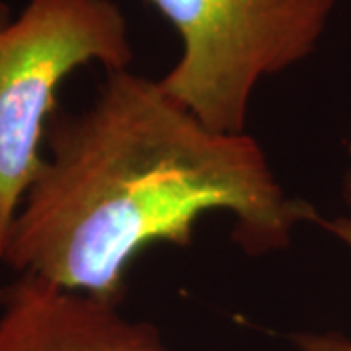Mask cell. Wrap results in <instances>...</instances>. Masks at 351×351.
Returning a JSON list of instances; mask_svg holds the SVG:
<instances>
[{
    "instance_id": "2",
    "label": "cell",
    "mask_w": 351,
    "mask_h": 351,
    "mask_svg": "<svg viewBox=\"0 0 351 351\" xmlns=\"http://www.w3.org/2000/svg\"><path fill=\"white\" fill-rule=\"evenodd\" d=\"M129 25L113 0L0 2V263L16 215L45 160L57 90L76 69H129Z\"/></svg>"
},
{
    "instance_id": "3",
    "label": "cell",
    "mask_w": 351,
    "mask_h": 351,
    "mask_svg": "<svg viewBox=\"0 0 351 351\" xmlns=\"http://www.w3.org/2000/svg\"><path fill=\"white\" fill-rule=\"evenodd\" d=\"M182 41L158 80L166 94L217 133H246L265 76L301 63L326 29L336 0H145Z\"/></svg>"
},
{
    "instance_id": "1",
    "label": "cell",
    "mask_w": 351,
    "mask_h": 351,
    "mask_svg": "<svg viewBox=\"0 0 351 351\" xmlns=\"http://www.w3.org/2000/svg\"><path fill=\"white\" fill-rule=\"evenodd\" d=\"M45 149L2 263L104 302L123 301L143 252L191 246L205 215H230L250 256L285 250L297 226L320 221L279 184L256 138L211 131L129 69L106 73L82 112L57 110Z\"/></svg>"
},
{
    "instance_id": "4",
    "label": "cell",
    "mask_w": 351,
    "mask_h": 351,
    "mask_svg": "<svg viewBox=\"0 0 351 351\" xmlns=\"http://www.w3.org/2000/svg\"><path fill=\"white\" fill-rule=\"evenodd\" d=\"M0 351H170L156 328L117 304L16 276L0 289Z\"/></svg>"
},
{
    "instance_id": "5",
    "label": "cell",
    "mask_w": 351,
    "mask_h": 351,
    "mask_svg": "<svg viewBox=\"0 0 351 351\" xmlns=\"http://www.w3.org/2000/svg\"><path fill=\"white\" fill-rule=\"evenodd\" d=\"M348 154H350V168L346 174L343 191H346V199L351 205V141L348 145ZM318 223L324 226L330 234H334L336 239L351 248V217H338L332 221L320 219ZM293 341H295L297 351H351V338H346L336 332H326V334L304 332V334H297Z\"/></svg>"
}]
</instances>
